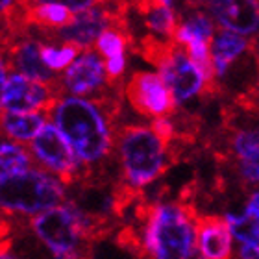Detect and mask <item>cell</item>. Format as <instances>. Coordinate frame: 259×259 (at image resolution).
Returning <instances> with one entry per match:
<instances>
[{"label":"cell","mask_w":259,"mask_h":259,"mask_svg":"<svg viewBox=\"0 0 259 259\" xmlns=\"http://www.w3.org/2000/svg\"><path fill=\"white\" fill-rule=\"evenodd\" d=\"M26 226L56 254L95 255L93 243L85 237L80 209L70 202L28 219Z\"/></svg>","instance_id":"6"},{"label":"cell","mask_w":259,"mask_h":259,"mask_svg":"<svg viewBox=\"0 0 259 259\" xmlns=\"http://www.w3.org/2000/svg\"><path fill=\"white\" fill-rule=\"evenodd\" d=\"M250 49H252V41H248L244 35H239L224 28H217L215 37L211 41V60H213L217 80L224 78L230 67L241 60V56L250 52Z\"/></svg>","instance_id":"15"},{"label":"cell","mask_w":259,"mask_h":259,"mask_svg":"<svg viewBox=\"0 0 259 259\" xmlns=\"http://www.w3.org/2000/svg\"><path fill=\"white\" fill-rule=\"evenodd\" d=\"M200 2H207V4H209L211 0H184L185 6H196V8H198Z\"/></svg>","instance_id":"29"},{"label":"cell","mask_w":259,"mask_h":259,"mask_svg":"<svg viewBox=\"0 0 259 259\" xmlns=\"http://www.w3.org/2000/svg\"><path fill=\"white\" fill-rule=\"evenodd\" d=\"M52 122L70 143L85 165L87 182H109V170L117 159V120L120 102L111 89L98 98L63 97L50 111Z\"/></svg>","instance_id":"1"},{"label":"cell","mask_w":259,"mask_h":259,"mask_svg":"<svg viewBox=\"0 0 259 259\" xmlns=\"http://www.w3.org/2000/svg\"><path fill=\"white\" fill-rule=\"evenodd\" d=\"M15 4H17V0H2V17L8 15V13L13 10Z\"/></svg>","instance_id":"28"},{"label":"cell","mask_w":259,"mask_h":259,"mask_svg":"<svg viewBox=\"0 0 259 259\" xmlns=\"http://www.w3.org/2000/svg\"><path fill=\"white\" fill-rule=\"evenodd\" d=\"M2 113H49L63 98V83L50 85L2 65Z\"/></svg>","instance_id":"8"},{"label":"cell","mask_w":259,"mask_h":259,"mask_svg":"<svg viewBox=\"0 0 259 259\" xmlns=\"http://www.w3.org/2000/svg\"><path fill=\"white\" fill-rule=\"evenodd\" d=\"M132 43V35H130L128 28H108L106 32L97 41V52L104 56L106 60H113V58H122L124 56L126 47Z\"/></svg>","instance_id":"21"},{"label":"cell","mask_w":259,"mask_h":259,"mask_svg":"<svg viewBox=\"0 0 259 259\" xmlns=\"http://www.w3.org/2000/svg\"><path fill=\"white\" fill-rule=\"evenodd\" d=\"M2 65L10 72H19L32 80L58 85L61 83V78L50 70L43 61L41 56V41L37 39H4V60Z\"/></svg>","instance_id":"12"},{"label":"cell","mask_w":259,"mask_h":259,"mask_svg":"<svg viewBox=\"0 0 259 259\" xmlns=\"http://www.w3.org/2000/svg\"><path fill=\"white\" fill-rule=\"evenodd\" d=\"M207 10L219 28L239 35L259 33V0H211Z\"/></svg>","instance_id":"13"},{"label":"cell","mask_w":259,"mask_h":259,"mask_svg":"<svg viewBox=\"0 0 259 259\" xmlns=\"http://www.w3.org/2000/svg\"><path fill=\"white\" fill-rule=\"evenodd\" d=\"M228 226L230 232L241 244L246 246H259V224L255 221H252L246 213H233L228 211L226 215Z\"/></svg>","instance_id":"22"},{"label":"cell","mask_w":259,"mask_h":259,"mask_svg":"<svg viewBox=\"0 0 259 259\" xmlns=\"http://www.w3.org/2000/svg\"><path fill=\"white\" fill-rule=\"evenodd\" d=\"M0 161H2V182L33 168V156L13 141H4L0 146Z\"/></svg>","instance_id":"19"},{"label":"cell","mask_w":259,"mask_h":259,"mask_svg":"<svg viewBox=\"0 0 259 259\" xmlns=\"http://www.w3.org/2000/svg\"><path fill=\"white\" fill-rule=\"evenodd\" d=\"M67 200L63 182L41 167L2 182V217L32 219L67 204Z\"/></svg>","instance_id":"4"},{"label":"cell","mask_w":259,"mask_h":259,"mask_svg":"<svg viewBox=\"0 0 259 259\" xmlns=\"http://www.w3.org/2000/svg\"><path fill=\"white\" fill-rule=\"evenodd\" d=\"M76 21V13L60 4H33L32 0H28L26 8V24L35 26L39 30H65Z\"/></svg>","instance_id":"17"},{"label":"cell","mask_w":259,"mask_h":259,"mask_svg":"<svg viewBox=\"0 0 259 259\" xmlns=\"http://www.w3.org/2000/svg\"><path fill=\"white\" fill-rule=\"evenodd\" d=\"M49 113H2V132L13 143H28L41 134Z\"/></svg>","instance_id":"18"},{"label":"cell","mask_w":259,"mask_h":259,"mask_svg":"<svg viewBox=\"0 0 259 259\" xmlns=\"http://www.w3.org/2000/svg\"><path fill=\"white\" fill-rule=\"evenodd\" d=\"M135 6H137L139 15L143 17L146 28L154 35H159L167 41H174L180 17L174 13L170 6L163 4L161 0H135Z\"/></svg>","instance_id":"16"},{"label":"cell","mask_w":259,"mask_h":259,"mask_svg":"<svg viewBox=\"0 0 259 259\" xmlns=\"http://www.w3.org/2000/svg\"><path fill=\"white\" fill-rule=\"evenodd\" d=\"M239 259H259V246H239Z\"/></svg>","instance_id":"26"},{"label":"cell","mask_w":259,"mask_h":259,"mask_svg":"<svg viewBox=\"0 0 259 259\" xmlns=\"http://www.w3.org/2000/svg\"><path fill=\"white\" fill-rule=\"evenodd\" d=\"M232 232L224 217L198 213L196 239L200 259H233Z\"/></svg>","instance_id":"14"},{"label":"cell","mask_w":259,"mask_h":259,"mask_svg":"<svg viewBox=\"0 0 259 259\" xmlns=\"http://www.w3.org/2000/svg\"><path fill=\"white\" fill-rule=\"evenodd\" d=\"M213 154L221 165H228L244 191L259 187V126L241 122L239 111L224 115L221 148Z\"/></svg>","instance_id":"5"},{"label":"cell","mask_w":259,"mask_h":259,"mask_svg":"<svg viewBox=\"0 0 259 259\" xmlns=\"http://www.w3.org/2000/svg\"><path fill=\"white\" fill-rule=\"evenodd\" d=\"M30 152L39 167L54 172V176H58L69 187H76L89 180L85 165L80 161L70 143L56 128L54 122L45 124L41 134L32 141Z\"/></svg>","instance_id":"7"},{"label":"cell","mask_w":259,"mask_h":259,"mask_svg":"<svg viewBox=\"0 0 259 259\" xmlns=\"http://www.w3.org/2000/svg\"><path fill=\"white\" fill-rule=\"evenodd\" d=\"M250 41H252V49H250V52H252V56L255 58V63H257V67H259V33H257V37L250 39Z\"/></svg>","instance_id":"27"},{"label":"cell","mask_w":259,"mask_h":259,"mask_svg":"<svg viewBox=\"0 0 259 259\" xmlns=\"http://www.w3.org/2000/svg\"><path fill=\"white\" fill-rule=\"evenodd\" d=\"M163 81L172 93L178 106L185 104L194 97H217L219 91L213 89L204 70L191 60L187 50L176 45L170 54L157 67Z\"/></svg>","instance_id":"9"},{"label":"cell","mask_w":259,"mask_h":259,"mask_svg":"<svg viewBox=\"0 0 259 259\" xmlns=\"http://www.w3.org/2000/svg\"><path fill=\"white\" fill-rule=\"evenodd\" d=\"M126 69V58H113V60H106V72H108L109 83H115L119 80Z\"/></svg>","instance_id":"24"},{"label":"cell","mask_w":259,"mask_h":259,"mask_svg":"<svg viewBox=\"0 0 259 259\" xmlns=\"http://www.w3.org/2000/svg\"><path fill=\"white\" fill-rule=\"evenodd\" d=\"M122 87L128 104L143 117H148L152 120L161 119L174 115L178 109L172 93L163 81L159 72L137 70L130 76V80Z\"/></svg>","instance_id":"10"},{"label":"cell","mask_w":259,"mask_h":259,"mask_svg":"<svg viewBox=\"0 0 259 259\" xmlns=\"http://www.w3.org/2000/svg\"><path fill=\"white\" fill-rule=\"evenodd\" d=\"M65 93L70 97H102L111 89L106 72V61H102L97 50H85L78 56V60L70 65L61 76Z\"/></svg>","instance_id":"11"},{"label":"cell","mask_w":259,"mask_h":259,"mask_svg":"<svg viewBox=\"0 0 259 259\" xmlns=\"http://www.w3.org/2000/svg\"><path fill=\"white\" fill-rule=\"evenodd\" d=\"M246 215L259 224V189L252 191L246 200Z\"/></svg>","instance_id":"25"},{"label":"cell","mask_w":259,"mask_h":259,"mask_svg":"<svg viewBox=\"0 0 259 259\" xmlns=\"http://www.w3.org/2000/svg\"><path fill=\"white\" fill-rule=\"evenodd\" d=\"M163 4H167V6H170V8H172L174 4H176V0H161Z\"/></svg>","instance_id":"31"},{"label":"cell","mask_w":259,"mask_h":259,"mask_svg":"<svg viewBox=\"0 0 259 259\" xmlns=\"http://www.w3.org/2000/svg\"><path fill=\"white\" fill-rule=\"evenodd\" d=\"M117 161L120 182L141 191L161 178L176 159L172 148L157 137L152 126L124 124L117 132Z\"/></svg>","instance_id":"3"},{"label":"cell","mask_w":259,"mask_h":259,"mask_svg":"<svg viewBox=\"0 0 259 259\" xmlns=\"http://www.w3.org/2000/svg\"><path fill=\"white\" fill-rule=\"evenodd\" d=\"M80 52L81 47L74 43H61V47H54V45H45L41 41V56H43L45 65L50 70H54L56 74L69 69L78 60Z\"/></svg>","instance_id":"20"},{"label":"cell","mask_w":259,"mask_h":259,"mask_svg":"<svg viewBox=\"0 0 259 259\" xmlns=\"http://www.w3.org/2000/svg\"><path fill=\"white\" fill-rule=\"evenodd\" d=\"M0 259H19L15 254H11V252H2V257Z\"/></svg>","instance_id":"30"},{"label":"cell","mask_w":259,"mask_h":259,"mask_svg":"<svg viewBox=\"0 0 259 259\" xmlns=\"http://www.w3.org/2000/svg\"><path fill=\"white\" fill-rule=\"evenodd\" d=\"M198 207L182 200H150L143 226L145 259H200Z\"/></svg>","instance_id":"2"},{"label":"cell","mask_w":259,"mask_h":259,"mask_svg":"<svg viewBox=\"0 0 259 259\" xmlns=\"http://www.w3.org/2000/svg\"><path fill=\"white\" fill-rule=\"evenodd\" d=\"M108 2H115V0H102L100 4H108Z\"/></svg>","instance_id":"32"},{"label":"cell","mask_w":259,"mask_h":259,"mask_svg":"<svg viewBox=\"0 0 259 259\" xmlns=\"http://www.w3.org/2000/svg\"><path fill=\"white\" fill-rule=\"evenodd\" d=\"M33 4H60L69 8L72 13H83V11H89L93 8H97L102 0H32Z\"/></svg>","instance_id":"23"}]
</instances>
